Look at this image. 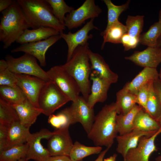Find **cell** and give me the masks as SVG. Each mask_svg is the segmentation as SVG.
Wrapping results in <instances>:
<instances>
[{"mask_svg":"<svg viewBox=\"0 0 161 161\" xmlns=\"http://www.w3.org/2000/svg\"><path fill=\"white\" fill-rule=\"evenodd\" d=\"M88 54L92 71L96 73L111 84L117 82L118 75L111 70L102 56L97 53L93 52L89 49Z\"/></svg>","mask_w":161,"mask_h":161,"instance_id":"d6986e66","label":"cell"},{"mask_svg":"<svg viewBox=\"0 0 161 161\" xmlns=\"http://www.w3.org/2000/svg\"><path fill=\"white\" fill-rule=\"evenodd\" d=\"M90 80L92 81V83L86 100L89 106L94 108L96 103H103L106 100L111 84L93 71L91 73Z\"/></svg>","mask_w":161,"mask_h":161,"instance_id":"e0dca14e","label":"cell"},{"mask_svg":"<svg viewBox=\"0 0 161 161\" xmlns=\"http://www.w3.org/2000/svg\"><path fill=\"white\" fill-rule=\"evenodd\" d=\"M14 1L13 0H0V12L1 13L9 8Z\"/></svg>","mask_w":161,"mask_h":161,"instance_id":"ee69618b","label":"cell"},{"mask_svg":"<svg viewBox=\"0 0 161 161\" xmlns=\"http://www.w3.org/2000/svg\"><path fill=\"white\" fill-rule=\"evenodd\" d=\"M19 121L17 113L13 106L0 98V125L8 127Z\"/></svg>","mask_w":161,"mask_h":161,"instance_id":"4dcf8cb0","label":"cell"},{"mask_svg":"<svg viewBox=\"0 0 161 161\" xmlns=\"http://www.w3.org/2000/svg\"><path fill=\"white\" fill-rule=\"evenodd\" d=\"M160 63L161 64V61ZM159 73V74H161V68H160V73Z\"/></svg>","mask_w":161,"mask_h":161,"instance_id":"db71d44e","label":"cell"},{"mask_svg":"<svg viewBox=\"0 0 161 161\" xmlns=\"http://www.w3.org/2000/svg\"><path fill=\"white\" fill-rule=\"evenodd\" d=\"M158 122L160 126V129H161V118L159 121Z\"/></svg>","mask_w":161,"mask_h":161,"instance_id":"816d5d0a","label":"cell"},{"mask_svg":"<svg viewBox=\"0 0 161 161\" xmlns=\"http://www.w3.org/2000/svg\"><path fill=\"white\" fill-rule=\"evenodd\" d=\"M17 85L22 90L27 99L38 108V98L41 90L47 81L35 76L15 74Z\"/></svg>","mask_w":161,"mask_h":161,"instance_id":"5bb4252c","label":"cell"},{"mask_svg":"<svg viewBox=\"0 0 161 161\" xmlns=\"http://www.w3.org/2000/svg\"><path fill=\"white\" fill-rule=\"evenodd\" d=\"M36 59L26 53L17 58L8 54L5 57L7 67L13 73L34 76L49 81L47 72L38 65Z\"/></svg>","mask_w":161,"mask_h":161,"instance_id":"8992f818","label":"cell"},{"mask_svg":"<svg viewBox=\"0 0 161 161\" xmlns=\"http://www.w3.org/2000/svg\"><path fill=\"white\" fill-rule=\"evenodd\" d=\"M17 2L27 19L31 28L49 27L60 33L66 29L53 14L52 10L46 0H17Z\"/></svg>","mask_w":161,"mask_h":161,"instance_id":"7a4b0ae2","label":"cell"},{"mask_svg":"<svg viewBox=\"0 0 161 161\" xmlns=\"http://www.w3.org/2000/svg\"><path fill=\"white\" fill-rule=\"evenodd\" d=\"M28 148L26 143L4 150L0 152V161H17L26 158Z\"/></svg>","mask_w":161,"mask_h":161,"instance_id":"1f68e13d","label":"cell"},{"mask_svg":"<svg viewBox=\"0 0 161 161\" xmlns=\"http://www.w3.org/2000/svg\"><path fill=\"white\" fill-rule=\"evenodd\" d=\"M94 19H90L82 28L75 32H70L67 34L63 32L60 33L61 38L65 41L68 47L66 61L70 59L74 51L78 46L87 43L89 39L92 38L93 35H89V32L93 30L98 29L94 24Z\"/></svg>","mask_w":161,"mask_h":161,"instance_id":"30bf717a","label":"cell"},{"mask_svg":"<svg viewBox=\"0 0 161 161\" xmlns=\"http://www.w3.org/2000/svg\"><path fill=\"white\" fill-rule=\"evenodd\" d=\"M127 33L125 25L118 21L101 32L100 35L103 37L101 46L103 49L106 43L110 42L114 44L121 43L123 36Z\"/></svg>","mask_w":161,"mask_h":161,"instance_id":"484cf974","label":"cell"},{"mask_svg":"<svg viewBox=\"0 0 161 161\" xmlns=\"http://www.w3.org/2000/svg\"><path fill=\"white\" fill-rule=\"evenodd\" d=\"M158 21L160 22L161 24V9L159 13Z\"/></svg>","mask_w":161,"mask_h":161,"instance_id":"681fc988","label":"cell"},{"mask_svg":"<svg viewBox=\"0 0 161 161\" xmlns=\"http://www.w3.org/2000/svg\"><path fill=\"white\" fill-rule=\"evenodd\" d=\"M143 109L136 104L133 109L125 114H117L116 117V129L119 135L131 132L133 130L134 122L137 113Z\"/></svg>","mask_w":161,"mask_h":161,"instance_id":"cb8c5ba5","label":"cell"},{"mask_svg":"<svg viewBox=\"0 0 161 161\" xmlns=\"http://www.w3.org/2000/svg\"><path fill=\"white\" fill-rule=\"evenodd\" d=\"M1 13L0 41L7 49L31 27L17 1Z\"/></svg>","mask_w":161,"mask_h":161,"instance_id":"3957f363","label":"cell"},{"mask_svg":"<svg viewBox=\"0 0 161 161\" xmlns=\"http://www.w3.org/2000/svg\"><path fill=\"white\" fill-rule=\"evenodd\" d=\"M53 133L47 129H41L39 131L31 134L27 143L28 148L26 158L28 160L46 161L51 156L48 150L42 145L43 139L49 140Z\"/></svg>","mask_w":161,"mask_h":161,"instance_id":"9c48e42d","label":"cell"},{"mask_svg":"<svg viewBox=\"0 0 161 161\" xmlns=\"http://www.w3.org/2000/svg\"><path fill=\"white\" fill-rule=\"evenodd\" d=\"M117 114L115 103H112L104 106L95 116L87 137L95 146L111 147L117 136L116 129Z\"/></svg>","mask_w":161,"mask_h":161,"instance_id":"6da1fadb","label":"cell"},{"mask_svg":"<svg viewBox=\"0 0 161 161\" xmlns=\"http://www.w3.org/2000/svg\"><path fill=\"white\" fill-rule=\"evenodd\" d=\"M155 161H161V154L155 158Z\"/></svg>","mask_w":161,"mask_h":161,"instance_id":"c3c4849f","label":"cell"},{"mask_svg":"<svg viewBox=\"0 0 161 161\" xmlns=\"http://www.w3.org/2000/svg\"><path fill=\"white\" fill-rule=\"evenodd\" d=\"M70 101L52 81H47L42 88L38 98V108L42 114L49 116Z\"/></svg>","mask_w":161,"mask_h":161,"instance_id":"5b68a950","label":"cell"},{"mask_svg":"<svg viewBox=\"0 0 161 161\" xmlns=\"http://www.w3.org/2000/svg\"><path fill=\"white\" fill-rule=\"evenodd\" d=\"M143 16H128L125 25L127 33L131 37L139 38L142 31L144 23Z\"/></svg>","mask_w":161,"mask_h":161,"instance_id":"d590c367","label":"cell"},{"mask_svg":"<svg viewBox=\"0 0 161 161\" xmlns=\"http://www.w3.org/2000/svg\"><path fill=\"white\" fill-rule=\"evenodd\" d=\"M12 106L17 113L20 123L27 128H30L38 116L42 114V111L35 107L27 98L20 103Z\"/></svg>","mask_w":161,"mask_h":161,"instance_id":"44dd1931","label":"cell"},{"mask_svg":"<svg viewBox=\"0 0 161 161\" xmlns=\"http://www.w3.org/2000/svg\"><path fill=\"white\" fill-rule=\"evenodd\" d=\"M47 72L49 80L53 82L70 101L73 102L78 99L80 92L78 85L61 65L54 66Z\"/></svg>","mask_w":161,"mask_h":161,"instance_id":"52a82bcc","label":"cell"},{"mask_svg":"<svg viewBox=\"0 0 161 161\" xmlns=\"http://www.w3.org/2000/svg\"><path fill=\"white\" fill-rule=\"evenodd\" d=\"M46 161H72L69 156L64 155L50 156Z\"/></svg>","mask_w":161,"mask_h":161,"instance_id":"7bdbcfd3","label":"cell"},{"mask_svg":"<svg viewBox=\"0 0 161 161\" xmlns=\"http://www.w3.org/2000/svg\"><path fill=\"white\" fill-rule=\"evenodd\" d=\"M28 160L26 158H24L20 159L17 161H28Z\"/></svg>","mask_w":161,"mask_h":161,"instance_id":"f907efd6","label":"cell"},{"mask_svg":"<svg viewBox=\"0 0 161 161\" xmlns=\"http://www.w3.org/2000/svg\"><path fill=\"white\" fill-rule=\"evenodd\" d=\"M161 35V24L158 21L154 23L146 32L141 34L139 43L148 47H156Z\"/></svg>","mask_w":161,"mask_h":161,"instance_id":"836d02e7","label":"cell"},{"mask_svg":"<svg viewBox=\"0 0 161 161\" xmlns=\"http://www.w3.org/2000/svg\"><path fill=\"white\" fill-rule=\"evenodd\" d=\"M61 38L60 35L51 36L41 41L21 44L13 49L12 53L23 52L30 55L37 59L41 66L46 65L45 54L48 49L58 41Z\"/></svg>","mask_w":161,"mask_h":161,"instance_id":"8fae6325","label":"cell"},{"mask_svg":"<svg viewBox=\"0 0 161 161\" xmlns=\"http://www.w3.org/2000/svg\"><path fill=\"white\" fill-rule=\"evenodd\" d=\"M8 129V127L0 125V152L5 149Z\"/></svg>","mask_w":161,"mask_h":161,"instance_id":"60d3db41","label":"cell"},{"mask_svg":"<svg viewBox=\"0 0 161 161\" xmlns=\"http://www.w3.org/2000/svg\"><path fill=\"white\" fill-rule=\"evenodd\" d=\"M111 147H106V148L100 152L97 158L94 161H103L106 154ZM80 161H83V160Z\"/></svg>","mask_w":161,"mask_h":161,"instance_id":"f6af8a7d","label":"cell"},{"mask_svg":"<svg viewBox=\"0 0 161 161\" xmlns=\"http://www.w3.org/2000/svg\"><path fill=\"white\" fill-rule=\"evenodd\" d=\"M69 128L56 129L49 139L47 149L51 156H69L74 143Z\"/></svg>","mask_w":161,"mask_h":161,"instance_id":"7c38bea8","label":"cell"},{"mask_svg":"<svg viewBox=\"0 0 161 161\" xmlns=\"http://www.w3.org/2000/svg\"><path fill=\"white\" fill-rule=\"evenodd\" d=\"M125 58L139 66L156 68L161 61V47H148L142 51H135Z\"/></svg>","mask_w":161,"mask_h":161,"instance_id":"2e32d148","label":"cell"},{"mask_svg":"<svg viewBox=\"0 0 161 161\" xmlns=\"http://www.w3.org/2000/svg\"><path fill=\"white\" fill-rule=\"evenodd\" d=\"M157 47H161V35L158 40Z\"/></svg>","mask_w":161,"mask_h":161,"instance_id":"7dc6e473","label":"cell"},{"mask_svg":"<svg viewBox=\"0 0 161 161\" xmlns=\"http://www.w3.org/2000/svg\"><path fill=\"white\" fill-rule=\"evenodd\" d=\"M152 82L153 81L146 83L142 86L139 90L137 95V104H138V105L142 107L145 112L150 85Z\"/></svg>","mask_w":161,"mask_h":161,"instance_id":"f35d334b","label":"cell"},{"mask_svg":"<svg viewBox=\"0 0 161 161\" xmlns=\"http://www.w3.org/2000/svg\"><path fill=\"white\" fill-rule=\"evenodd\" d=\"M88 42L78 46L71 58L61 66L73 78L79 87L82 96L87 100L90 93V75L92 72L88 54Z\"/></svg>","mask_w":161,"mask_h":161,"instance_id":"277c9868","label":"cell"},{"mask_svg":"<svg viewBox=\"0 0 161 161\" xmlns=\"http://www.w3.org/2000/svg\"><path fill=\"white\" fill-rule=\"evenodd\" d=\"M153 86L161 103V80L159 78L153 81Z\"/></svg>","mask_w":161,"mask_h":161,"instance_id":"b9f144b4","label":"cell"},{"mask_svg":"<svg viewBox=\"0 0 161 161\" xmlns=\"http://www.w3.org/2000/svg\"><path fill=\"white\" fill-rule=\"evenodd\" d=\"M29 129L22 125L19 121L9 126L5 150L27 143L31 134Z\"/></svg>","mask_w":161,"mask_h":161,"instance_id":"7402d4cb","label":"cell"},{"mask_svg":"<svg viewBox=\"0 0 161 161\" xmlns=\"http://www.w3.org/2000/svg\"><path fill=\"white\" fill-rule=\"evenodd\" d=\"M101 146H88L82 144L78 141L73 144L69 157L72 161H80L86 157L101 152Z\"/></svg>","mask_w":161,"mask_h":161,"instance_id":"f546056e","label":"cell"},{"mask_svg":"<svg viewBox=\"0 0 161 161\" xmlns=\"http://www.w3.org/2000/svg\"><path fill=\"white\" fill-rule=\"evenodd\" d=\"M160 134V128L152 136L141 137L137 147L128 151L124 161H149L151 154L157 150L155 141Z\"/></svg>","mask_w":161,"mask_h":161,"instance_id":"9a60e30c","label":"cell"},{"mask_svg":"<svg viewBox=\"0 0 161 161\" xmlns=\"http://www.w3.org/2000/svg\"><path fill=\"white\" fill-rule=\"evenodd\" d=\"M15 74L12 72L7 67L5 60L0 61V86H17Z\"/></svg>","mask_w":161,"mask_h":161,"instance_id":"74e56055","label":"cell"},{"mask_svg":"<svg viewBox=\"0 0 161 161\" xmlns=\"http://www.w3.org/2000/svg\"><path fill=\"white\" fill-rule=\"evenodd\" d=\"M153 82L150 85L146 112L158 122L161 118V103L154 90Z\"/></svg>","mask_w":161,"mask_h":161,"instance_id":"d6a6232c","label":"cell"},{"mask_svg":"<svg viewBox=\"0 0 161 161\" xmlns=\"http://www.w3.org/2000/svg\"><path fill=\"white\" fill-rule=\"evenodd\" d=\"M48 122L56 129L69 128L70 125L75 123L69 107L56 114H52L49 115Z\"/></svg>","mask_w":161,"mask_h":161,"instance_id":"f1b7e54d","label":"cell"},{"mask_svg":"<svg viewBox=\"0 0 161 161\" xmlns=\"http://www.w3.org/2000/svg\"><path fill=\"white\" fill-rule=\"evenodd\" d=\"M117 154H114L112 156L103 159V161H116Z\"/></svg>","mask_w":161,"mask_h":161,"instance_id":"bcb514c9","label":"cell"},{"mask_svg":"<svg viewBox=\"0 0 161 161\" xmlns=\"http://www.w3.org/2000/svg\"><path fill=\"white\" fill-rule=\"evenodd\" d=\"M69 108L75 123H80L88 134L95 117L93 108L89 106L83 96H80L72 102Z\"/></svg>","mask_w":161,"mask_h":161,"instance_id":"4fadbf2b","label":"cell"},{"mask_svg":"<svg viewBox=\"0 0 161 161\" xmlns=\"http://www.w3.org/2000/svg\"><path fill=\"white\" fill-rule=\"evenodd\" d=\"M139 43V38L131 37L127 33L123 36L121 40L125 51L135 48Z\"/></svg>","mask_w":161,"mask_h":161,"instance_id":"ab89813d","label":"cell"},{"mask_svg":"<svg viewBox=\"0 0 161 161\" xmlns=\"http://www.w3.org/2000/svg\"><path fill=\"white\" fill-rule=\"evenodd\" d=\"M0 95L1 98L12 105L20 103L27 98L24 92L17 85L0 86Z\"/></svg>","mask_w":161,"mask_h":161,"instance_id":"83f0119b","label":"cell"},{"mask_svg":"<svg viewBox=\"0 0 161 161\" xmlns=\"http://www.w3.org/2000/svg\"><path fill=\"white\" fill-rule=\"evenodd\" d=\"M60 33L52 28L41 27L36 29L26 30L16 41L22 44L47 39L50 37L58 35Z\"/></svg>","mask_w":161,"mask_h":161,"instance_id":"603a6c76","label":"cell"},{"mask_svg":"<svg viewBox=\"0 0 161 161\" xmlns=\"http://www.w3.org/2000/svg\"><path fill=\"white\" fill-rule=\"evenodd\" d=\"M159 75L156 68L144 67L131 81L127 83L122 89L137 95L142 86L159 78Z\"/></svg>","mask_w":161,"mask_h":161,"instance_id":"ffe728a7","label":"cell"},{"mask_svg":"<svg viewBox=\"0 0 161 161\" xmlns=\"http://www.w3.org/2000/svg\"><path fill=\"white\" fill-rule=\"evenodd\" d=\"M159 78L161 80V74H159Z\"/></svg>","mask_w":161,"mask_h":161,"instance_id":"f5cc1de1","label":"cell"},{"mask_svg":"<svg viewBox=\"0 0 161 161\" xmlns=\"http://www.w3.org/2000/svg\"><path fill=\"white\" fill-rule=\"evenodd\" d=\"M137 95L126 92L122 89L116 93L115 103L118 114H125L131 111L137 104Z\"/></svg>","mask_w":161,"mask_h":161,"instance_id":"4316f807","label":"cell"},{"mask_svg":"<svg viewBox=\"0 0 161 161\" xmlns=\"http://www.w3.org/2000/svg\"><path fill=\"white\" fill-rule=\"evenodd\" d=\"M108 10L107 23L106 28L119 21L120 14L128 8L130 3L128 1L126 3L120 5L114 4L110 0H103Z\"/></svg>","mask_w":161,"mask_h":161,"instance_id":"e575fe53","label":"cell"},{"mask_svg":"<svg viewBox=\"0 0 161 161\" xmlns=\"http://www.w3.org/2000/svg\"><path fill=\"white\" fill-rule=\"evenodd\" d=\"M102 12L95 0H86L79 7L67 14L64 24L66 27L71 30L81 26L88 19L97 17Z\"/></svg>","mask_w":161,"mask_h":161,"instance_id":"ba28073f","label":"cell"},{"mask_svg":"<svg viewBox=\"0 0 161 161\" xmlns=\"http://www.w3.org/2000/svg\"><path fill=\"white\" fill-rule=\"evenodd\" d=\"M51 7L53 14L59 21L64 24L65 15L74 8L68 6L64 0H46Z\"/></svg>","mask_w":161,"mask_h":161,"instance_id":"8d00e7d4","label":"cell"},{"mask_svg":"<svg viewBox=\"0 0 161 161\" xmlns=\"http://www.w3.org/2000/svg\"><path fill=\"white\" fill-rule=\"evenodd\" d=\"M160 129L159 122L143 109L136 115L134 120L133 130L145 132L155 131Z\"/></svg>","mask_w":161,"mask_h":161,"instance_id":"d4e9b609","label":"cell"},{"mask_svg":"<svg viewBox=\"0 0 161 161\" xmlns=\"http://www.w3.org/2000/svg\"><path fill=\"white\" fill-rule=\"evenodd\" d=\"M157 131L145 132L133 130L129 133L117 135L116 138L117 143L116 151L122 155L124 161L128 151L137 147L141 137H150Z\"/></svg>","mask_w":161,"mask_h":161,"instance_id":"ac0fdd59","label":"cell"}]
</instances>
